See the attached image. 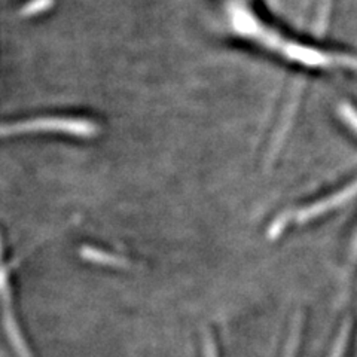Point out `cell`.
<instances>
[{
	"mask_svg": "<svg viewBox=\"0 0 357 357\" xmlns=\"http://www.w3.org/2000/svg\"><path fill=\"white\" fill-rule=\"evenodd\" d=\"M82 256H85L86 259L89 261H94L98 264H105V265H110V266H121V265H126V261L122 258H118L115 255H109L106 252L102 250H97V249H82Z\"/></svg>",
	"mask_w": 357,
	"mask_h": 357,
	"instance_id": "obj_4",
	"label": "cell"
},
{
	"mask_svg": "<svg viewBox=\"0 0 357 357\" xmlns=\"http://www.w3.org/2000/svg\"><path fill=\"white\" fill-rule=\"evenodd\" d=\"M298 321H295V325L292 328V333H290V338H289V342H287L284 357H294V354H295V349H296V344H298V337H299V335H298L299 333V323Z\"/></svg>",
	"mask_w": 357,
	"mask_h": 357,
	"instance_id": "obj_7",
	"label": "cell"
},
{
	"mask_svg": "<svg viewBox=\"0 0 357 357\" xmlns=\"http://www.w3.org/2000/svg\"><path fill=\"white\" fill-rule=\"evenodd\" d=\"M13 268H14V264L6 265L2 259V240H0V305H2L3 326L17 356L31 357L27 349V344L21 335L20 326L14 314V308H13V298H10V286H9V271L13 270Z\"/></svg>",
	"mask_w": 357,
	"mask_h": 357,
	"instance_id": "obj_3",
	"label": "cell"
},
{
	"mask_svg": "<svg viewBox=\"0 0 357 357\" xmlns=\"http://www.w3.org/2000/svg\"><path fill=\"white\" fill-rule=\"evenodd\" d=\"M30 132H61L76 137H94L98 127L94 122L82 118H38L24 122L0 126V137L18 136Z\"/></svg>",
	"mask_w": 357,
	"mask_h": 357,
	"instance_id": "obj_2",
	"label": "cell"
},
{
	"mask_svg": "<svg viewBox=\"0 0 357 357\" xmlns=\"http://www.w3.org/2000/svg\"><path fill=\"white\" fill-rule=\"evenodd\" d=\"M227 22L237 38L252 42L292 64L317 70H357V57L347 52L321 50L316 45L292 38L266 22L241 0H231L227 6Z\"/></svg>",
	"mask_w": 357,
	"mask_h": 357,
	"instance_id": "obj_1",
	"label": "cell"
},
{
	"mask_svg": "<svg viewBox=\"0 0 357 357\" xmlns=\"http://www.w3.org/2000/svg\"><path fill=\"white\" fill-rule=\"evenodd\" d=\"M54 5V0H30V2L21 8L22 17H35L45 10H48Z\"/></svg>",
	"mask_w": 357,
	"mask_h": 357,
	"instance_id": "obj_5",
	"label": "cell"
},
{
	"mask_svg": "<svg viewBox=\"0 0 357 357\" xmlns=\"http://www.w3.org/2000/svg\"><path fill=\"white\" fill-rule=\"evenodd\" d=\"M340 115L345 124L357 134V110L349 103H342L340 106Z\"/></svg>",
	"mask_w": 357,
	"mask_h": 357,
	"instance_id": "obj_6",
	"label": "cell"
}]
</instances>
